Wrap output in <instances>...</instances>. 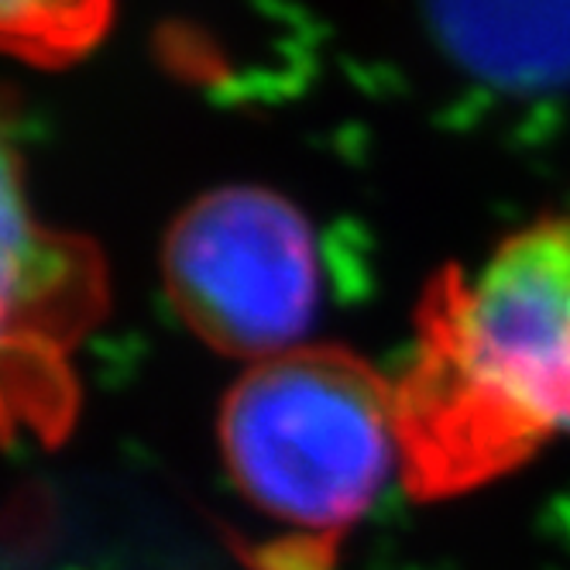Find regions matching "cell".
I'll return each mask as SVG.
<instances>
[{
	"instance_id": "cell-2",
	"label": "cell",
	"mask_w": 570,
	"mask_h": 570,
	"mask_svg": "<svg viewBox=\"0 0 570 570\" xmlns=\"http://www.w3.org/2000/svg\"><path fill=\"white\" fill-rule=\"evenodd\" d=\"M220 454L248 509L327 563L399 464L395 385L337 344L275 354L227 392Z\"/></svg>"
},
{
	"instance_id": "cell-6",
	"label": "cell",
	"mask_w": 570,
	"mask_h": 570,
	"mask_svg": "<svg viewBox=\"0 0 570 570\" xmlns=\"http://www.w3.org/2000/svg\"><path fill=\"white\" fill-rule=\"evenodd\" d=\"M114 0H0L4 42L31 62H69L97 46Z\"/></svg>"
},
{
	"instance_id": "cell-3",
	"label": "cell",
	"mask_w": 570,
	"mask_h": 570,
	"mask_svg": "<svg viewBox=\"0 0 570 570\" xmlns=\"http://www.w3.org/2000/svg\"><path fill=\"white\" fill-rule=\"evenodd\" d=\"M161 275L203 344L252 364L303 347L320 306L313 227L262 186H220L189 203L166 234Z\"/></svg>"
},
{
	"instance_id": "cell-5",
	"label": "cell",
	"mask_w": 570,
	"mask_h": 570,
	"mask_svg": "<svg viewBox=\"0 0 570 570\" xmlns=\"http://www.w3.org/2000/svg\"><path fill=\"white\" fill-rule=\"evenodd\" d=\"M11 189V186H8ZM104 299L100 262L72 237L35 224L8 193V337L21 331L28 364L46 382L56 405H69L56 389V347L87 331Z\"/></svg>"
},
{
	"instance_id": "cell-4",
	"label": "cell",
	"mask_w": 570,
	"mask_h": 570,
	"mask_svg": "<svg viewBox=\"0 0 570 570\" xmlns=\"http://www.w3.org/2000/svg\"><path fill=\"white\" fill-rule=\"evenodd\" d=\"M433 42L512 97L570 90V0H420Z\"/></svg>"
},
{
	"instance_id": "cell-1",
	"label": "cell",
	"mask_w": 570,
	"mask_h": 570,
	"mask_svg": "<svg viewBox=\"0 0 570 570\" xmlns=\"http://www.w3.org/2000/svg\"><path fill=\"white\" fill-rule=\"evenodd\" d=\"M395 385L399 468L423 499L458 495L570 433V214L446 268L420 306Z\"/></svg>"
}]
</instances>
